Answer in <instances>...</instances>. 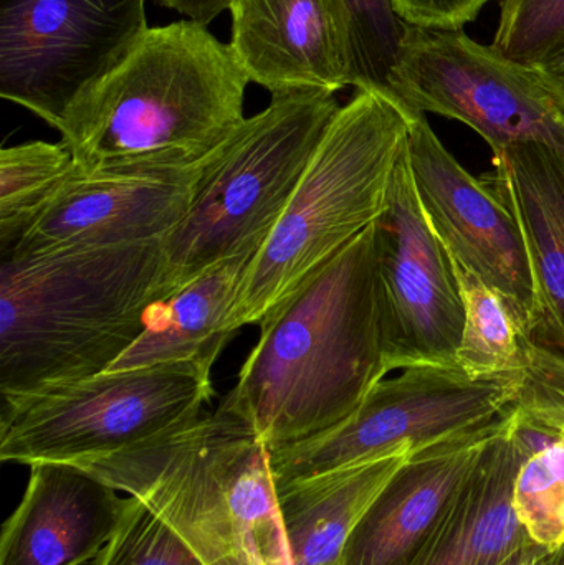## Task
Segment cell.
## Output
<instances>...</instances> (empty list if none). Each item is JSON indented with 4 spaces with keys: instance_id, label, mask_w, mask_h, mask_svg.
Listing matches in <instances>:
<instances>
[{
    "instance_id": "6da1fadb",
    "label": "cell",
    "mask_w": 564,
    "mask_h": 565,
    "mask_svg": "<svg viewBox=\"0 0 564 565\" xmlns=\"http://www.w3.org/2000/svg\"><path fill=\"white\" fill-rule=\"evenodd\" d=\"M225 397L274 451L354 414L387 374L374 224L258 324Z\"/></svg>"
},
{
    "instance_id": "7a4b0ae2",
    "label": "cell",
    "mask_w": 564,
    "mask_h": 565,
    "mask_svg": "<svg viewBox=\"0 0 564 565\" xmlns=\"http://www.w3.org/2000/svg\"><path fill=\"white\" fill-rule=\"evenodd\" d=\"M174 292L162 241L2 260V407L108 372Z\"/></svg>"
},
{
    "instance_id": "3957f363",
    "label": "cell",
    "mask_w": 564,
    "mask_h": 565,
    "mask_svg": "<svg viewBox=\"0 0 564 565\" xmlns=\"http://www.w3.org/2000/svg\"><path fill=\"white\" fill-rule=\"evenodd\" d=\"M251 83L204 23L149 26L56 131L85 171L192 168L244 125Z\"/></svg>"
},
{
    "instance_id": "277c9868",
    "label": "cell",
    "mask_w": 564,
    "mask_h": 565,
    "mask_svg": "<svg viewBox=\"0 0 564 565\" xmlns=\"http://www.w3.org/2000/svg\"><path fill=\"white\" fill-rule=\"evenodd\" d=\"M78 467L141 500L202 565H265L284 536L270 450L227 397L175 430Z\"/></svg>"
},
{
    "instance_id": "5b68a950",
    "label": "cell",
    "mask_w": 564,
    "mask_h": 565,
    "mask_svg": "<svg viewBox=\"0 0 564 565\" xmlns=\"http://www.w3.org/2000/svg\"><path fill=\"white\" fill-rule=\"evenodd\" d=\"M413 115L373 89H357L338 109L248 268L232 316L235 331L260 324L383 214Z\"/></svg>"
},
{
    "instance_id": "8992f818",
    "label": "cell",
    "mask_w": 564,
    "mask_h": 565,
    "mask_svg": "<svg viewBox=\"0 0 564 565\" xmlns=\"http://www.w3.org/2000/svg\"><path fill=\"white\" fill-rule=\"evenodd\" d=\"M340 108L323 89L274 95L205 161L184 221L162 241L175 291L219 262L258 254Z\"/></svg>"
},
{
    "instance_id": "52a82bcc",
    "label": "cell",
    "mask_w": 564,
    "mask_h": 565,
    "mask_svg": "<svg viewBox=\"0 0 564 565\" xmlns=\"http://www.w3.org/2000/svg\"><path fill=\"white\" fill-rule=\"evenodd\" d=\"M214 395L191 362L103 372L0 408V460L88 463L195 420Z\"/></svg>"
},
{
    "instance_id": "ba28073f",
    "label": "cell",
    "mask_w": 564,
    "mask_h": 565,
    "mask_svg": "<svg viewBox=\"0 0 564 565\" xmlns=\"http://www.w3.org/2000/svg\"><path fill=\"white\" fill-rule=\"evenodd\" d=\"M523 374L476 379L459 365H414L384 377L337 427L270 451L274 488L387 451H419L476 430L509 411Z\"/></svg>"
},
{
    "instance_id": "9c48e42d",
    "label": "cell",
    "mask_w": 564,
    "mask_h": 565,
    "mask_svg": "<svg viewBox=\"0 0 564 565\" xmlns=\"http://www.w3.org/2000/svg\"><path fill=\"white\" fill-rule=\"evenodd\" d=\"M391 96L413 111L464 122L493 156L525 142L564 148V109L535 72L464 29L409 25Z\"/></svg>"
},
{
    "instance_id": "30bf717a",
    "label": "cell",
    "mask_w": 564,
    "mask_h": 565,
    "mask_svg": "<svg viewBox=\"0 0 564 565\" xmlns=\"http://www.w3.org/2000/svg\"><path fill=\"white\" fill-rule=\"evenodd\" d=\"M148 29L146 0H0V96L58 129Z\"/></svg>"
},
{
    "instance_id": "8fae6325",
    "label": "cell",
    "mask_w": 564,
    "mask_h": 565,
    "mask_svg": "<svg viewBox=\"0 0 564 565\" xmlns=\"http://www.w3.org/2000/svg\"><path fill=\"white\" fill-rule=\"evenodd\" d=\"M374 237L387 369L457 365L466 319L459 281L424 214L406 151L394 169L386 207L374 222Z\"/></svg>"
},
{
    "instance_id": "7c38bea8",
    "label": "cell",
    "mask_w": 564,
    "mask_h": 565,
    "mask_svg": "<svg viewBox=\"0 0 564 565\" xmlns=\"http://www.w3.org/2000/svg\"><path fill=\"white\" fill-rule=\"evenodd\" d=\"M406 154L424 214L447 254L506 296L530 338L539 296L512 209L450 154L423 113L411 118Z\"/></svg>"
},
{
    "instance_id": "4fadbf2b",
    "label": "cell",
    "mask_w": 564,
    "mask_h": 565,
    "mask_svg": "<svg viewBox=\"0 0 564 565\" xmlns=\"http://www.w3.org/2000/svg\"><path fill=\"white\" fill-rule=\"evenodd\" d=\"M202 164L76 171L7 258L164 241L188 214Z\"/></svg>"
},
{
    "instance_id": "5bb4252c",
    "label": "cell",
    "mask_w": 564,
    "mask_h": 565,
    "mask_svg": "<svg viewBox=\"0 0 564 565\" xmlns=\"http://www.w3.org/2000/svg\"><path fill=\"white\" fill-rule=\"evenodd\" d=\"M509 411L483 427L414 451L358 524L343 565L409 564L506 427Z\"/></svg>"
},
{
    "instance_id": "9a60e30c",
    "label": "cell",
    "mask_w": 564,
    "mask_h": 565,
    "mask_svg": "<svg viewBox=\"0 0 564 565\" xmlns=\"http://www.w3.org/2000/svg\"><path fill=\"white\" fill-rule=\"evenodd\" d=\"M125 508L116 488L78 465H30L22 501L3 523L0 565L96 559L118 531Z\"/></svg>"
},
{
    "instance_id": "2e32d148",
    "label": "cell",
    "mask_w": 564,
    "mask_h": 565,
    "mask_svg": "<svg viewBox=\"0 0 564 565\" xmlns=\"http://www.w3.org/2000/svg\"><path fill=\"white\" fill-rule=\"evenodd\" d=\"M234 50L251 82L274 95L351 86L328 0H231Z\"/></svg>"
},
{
    "instance_id": "e0dca14e",
    "label": "cell",
    "mask_w": 564,
    "mask_h": 565,
    "mask_svg": "<svg viewBox=\"0 0 564 565\" xmlns=\"http://www.w3.org/2000/svg\"><path fill=\"white\" fill-rule=\"evenodd\" d=\"M483 181L525 235L539 296L532 339L564 358V148L525 142L493 156Z\"/></svg>"
},
{
    "instance_id": "ac0fdd59",
    "label": "cell",
    "mask_w": 564,
    "mask_h": 565,
    "mask_svg": "<svg viewBox=\"0 0 564 565\" xmlns=\"http://www.w3.org/2000/svg\"><path fill=\"white\" fill-rule=\"evenodd\" d=\"M522 445L509 420L407 565H500L533 543L513 510Z\"/></svg>"
},
{
    "instance_id": "d6986e66",
    "label": "cell",
    "mask_w": 564,
    "mask_h": 565,
    "mask_svg": "<svg viewBox=\"0 0 564 565\" xmlns=\"http://www.w3.org/2000/svg\"><path fill=\"white\" fill-rule=\"evenodd\" d=\"M414 454L387 451L275 490L294 565H343L344 551L377 494Z\"/></svg>"
},
{
    "instance_id": "ffe728a7",
    "label": "cell",
    "mask_w": 564,
    "mask_h": 565,
    "mask_svg": "<svg viewBox=\"0 0 564 565\" xmlns=\"http://www.w3.org/2000/svg\"><path fill=\"white\" fill-rule=\"evenodd\" d=\"M255 255L219 262L171 298L158 302L141 338L108 372L191 362L212 374L219 354L235 332V302Z\"/></svg>"
},
{
    "instance_id": "44dd1931",
    "label": "cell",
    "mask_w": 564,
    "mask_h": 565,
    "mask_svg": "<svg viewBox=\"0 0 564 565\" xmlns=\"http://www.w3.org/2000/svg\"><path fill=\"white\" fill-rule=\"evenodd\" d=\"M454 268L466 312L457 365L476 379L523 374L529 335L512 305L472 271Z\"/></svg>"
},
{
    "instance_id": "7402d4cb",
    "label": "cell",
    "mask_w": 564,
    "mask_h": 565,
    "mask_svg": "<svg viewBox=\"0 0 564 565\" xmlns=\"http://www.w3.org/2000/svg\"><path fill=\"white\" fill-rule=\"evenodd\" d=\"M512 430L523 457L513 483V510L533 543L564 546V438L519 414Z\"/></svg>"
},
{
    "instance_id": "603a6c76",
    "label": "cell",
    "mask_w": 564,
    "mask_h": 565,
    "mask_svg": "<svg viewBox=\"0 0 564 565\" xmlns=\"http://www.w3.org/2000/svg\"><path fill=\"white\" fill-rule=\"evenodd\" d=\"M76 171L62 141H30L0 151V258L12 254Z\"/></svg>"
},
{
    "instance_id": "cb8c5ba5",
    "label": "cell",
    "mask_w": 564,
    "mask_h": 565,
    "mask_svg": "<svg viewBox=\"0 0 564 565\" xmlns=\"http://www.w3.org/2000/svg\"><path fill=\"white\" fill-rule=\"evenodd\" d=\"M328 3L343 40L351 86L391 96L409 23L397 15L393 0H328Z\"/></svg>"
},
{
    "instance_id": "d4e9b609",
    "label": "cell",
    "mask_w": 564,
    "mask_h": 565,
    "mask_svg": "<svg viewBox=\"0 0 564 565\" xmlns=\"http://www.w3.org/2000/svg\"><path fill=\"white\" fill-rule=\"evenodd\" d=\"M95 565H202L188 544L138 498H126L115 536Z\"/></svg>"
},
{
    "instance_id": "484cf974",
    "label": "cell",
    "mask_w": 564,
    "mask_h": 565,
    "mask_svg": "<svg viewBox=\"0 0 564 565\" xmlns=\"http://www.w3.org/2000/svg\"><path fill=\"white\" fill-rule=\"evenodd\" d=\"M564 39V0H502L492 46L530 66Z\"/></svg>"
},
{
    "instance_id": "4316f807",
    "label": "cell",
    "mask_w": 564,
    "mask_h": 565,
    "mask_svg": "<svg viewBox=\"0 0 564 565\" xmlns=\"http://www.w3.org/2000/svg\"><path fill=\"white\" fill-rule=\"evenodd\" d=\"M519 414L564 438V358L526 339L523 385L515 401Z\"/></svg>"
},
{
    "instance_id": "83f0119b",
    "label": "cell",
    "mask_w": 564,
    "mask_h": 565,
    "mask_svg": "<svg viewBox=\"0 0 564 565\" xmlns=\"http://www.w3.org/2000/svg\"><path fill=\"white\" fill-rule=\"evenodd\" d=\"M397 15L413 26L460 30L492 0H393Z\"/></svg>"
},
{
    "instance_id": "f1b7e54d",
    "label": "cell",
    "mask_w": 564,
    "mask_h": 565,
    "mask_svg": "<svg viewBox=\"0 0 564 565\" xmlns=\"http://www.w3.org/2000/svg\"><path fill=\"white\" fill-rule=\"evenodd\" d=\"M564 109V39L530 65Z\"/></svg>"
},
{
    "instance_id": "f546056e",
    "label": "cell",
    "mask_w": 564,
    "mask_h": 565,
    "mask_svg": "<svg viewBox=\"0 0 564 565\" xmlns=\"http://www.w3.org/2000/svg\"><path fill=\"white\" fill-rule=\"evenodd\" d=\"M156 2L182 13L189 20L207 25L215 17L228 9L231 0H156Z\"/></svg>"
},
{
    "instance_id": "4dcf8cb0",
    "label": "cell",
    "mask_w": 564,
    "mask_h": 565,
    "mask_svg": "<svg viewBox=\"0 0 564 565\" xmlns=\"http://www.w3.org/2000/svg\"><path fill=\"white\" fill-rule=\"evenodd\" d=\"M500 565H564V546L545 547L530 543Z\"/></svg>"
},
{
    "instance_id": "1f68e13d",
    "label": "cell",
    "mask_w": 564,
    "mask_h": 565,
    "mask_svg": "<svg viewBox=\"0 0 564 565\" xmlns=\"http://www.w3.org/2000/svg\"><path fill=\"white\" fill-rule=\"evenodd\" d=\"M265 565H294V563H291L290 551H288L285 534L280 537V541L275 544L270 554H268L267 559H265Z\"/></svg>"
}]
</instances>
